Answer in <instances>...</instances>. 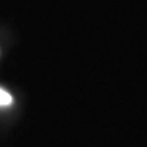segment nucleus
<instances>
[{
	"label": "nucleus",
	"instance_id": "obj_1",
	"mask_svg": "<svg viewBox=\"0 0 147 147\" xmlns=\"http://www.w3.org/2000/svg\"><path fill=\"white\" fill-rule=\"evenodd\" d=\"M11 103V95L7 90L0 88V106H8Z\"/></svg>",
	"mask_w": 147,
	"mask_h": 147
}]
</instances>
